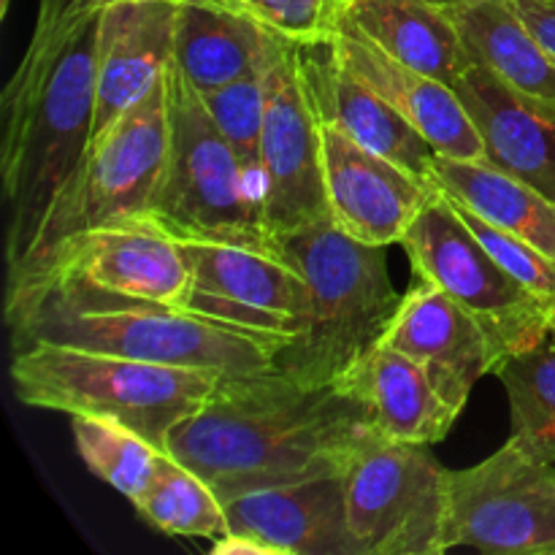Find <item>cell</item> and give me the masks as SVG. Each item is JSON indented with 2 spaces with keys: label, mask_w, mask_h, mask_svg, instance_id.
Returning a JSON list of instances; mask_svg holds the SVG:
<instances>
[{
  "label": "cell",
  "mask_w": 555,
  "mask_h": 555,
  "mask_svg": "<svg viewBox=\"0 0 555 555\" xmlns=\"http://www.w3.org/2000/svg\"><path fill=\"white\" fill-rule=\"evenodd\" d=\"M379 437L356 383L304 385L280 369L225 374L201 412L177 426L168 453L220 499L339 475Z\"/></svg>",
  "instance_id": "obj_1"
},
{
  "label": "cell",
  "mask_w": 555,
  "mask_h": 555,
  "mask_svg": "<svg viewBox=\"0 0 555 555\" xmlns=\"http://www.w3.org/2000/svg\"><path fill=\"white\" fill-rule=\"evenodd\" d=\"M108 0H38L36 25L0 95L5 271L25 260L49 204L92 139L98 27Z\"/></svg>",
  "instance_id": "obj_2"
},
{
  "label": "cell",
  "mask_w": 555,
  "mask_h": 555,
  "mask_svg": "<svg viewBox=\"0 0 555 555\" xmlns=\"http://www.w3.org/2000/svg\"><path fill=\"white\" fill-rule=\"evenodd\" d=\"M309 291V328L276 352V369L304 385L347 383L385 339L401 296L385 247L347 236L331 217L276 238Z\"/></svg>",
  "instance_id": "obj_3"
},
{
  "label": "cell",
  "mask_w": 555,
  "mask_h": 555,
  "mask_svg": "<svg viewBox=\"0 0 555 555\" xmlns=\"http://www.w3.org/2000/svg\"><path fill=\"white\" fill-rule=\"evenodd\" d=\"M222 377L215 369L163 366L47 341L16 347L11 358V383L22 404L117 421L163 453L177 426L204 410Z\"/></svg>",
  "instance_id": "obj_4"
},
{
  "label": "cell",
  "mask_w": 555,
  "mask_h": 555,
  "mask_svg": "<svg viewBox=\"0 0 555 555\" xmlns=\"http://www.w3.org/2000/svg\"><path fill=\"white\" fill-rule=\"evenodd\" d=\"M11 347L63 345L163 366L255 374L276 366L280 347L193 312L146 304L41 301L5 314Z\"/></svg>",
  "instance_id": "obj_5"
},
{
  "label": "cell",
  "mask_w": 555,
  "mask_h": 555,
  "mask_svg": "<svg viewBox=\"0 0 555 555\" xmlns=\"http://www.w3.org/2000/svg\"><path fill=\"white\" fill-rule=\"evenodd\" d=\"M168 74L150 95L87 144L49 204L25 260L5 285L41 269L60 247L95 228L150 220L168 163Z\"/></svg>",
  "instance_id": "obj_6"
},
{
  "label": "cell",
  "mask_w": 555,
  "mask_h": 555,
  "mask_svg": "<svg viewBox=\"0 0 555 555\" xmlns=\"http://www.w3.org/2000/svg\"><path fill=\"white\" fill-rule=\"evenodd\" d=\"M168 128L166 177L150 220L177 238L280 247L266 222L263 193L177 63L168 68Z\"/></svg>",
  "instance_id": "obj_7"
},
{
  "label": "cell",
  "mask_w": 555,
  "mask_h": 555,
  "mask_svg": "<svg viewBox=\"0 0 555 555\" xmlns=\"http://www.w3.org/2000/svg\"><path fill=\"white\" fill-rule=\"evenodd\" d=\"M345 499L361 555L450 551V469L428 444L374 437L345 469Z\"/></svg>",
  "instance_id": "obj_8"
},
{
  "label": "cell",
  "mask_w": 555,
  "mask_h": 555,
  "mask_svg": "<svg viewBox=\"0 0 555 555\" xmlns=\"http://www.w3.org/2000/svg\"><path fill=\"white\" fill-rule=\"evenodd\" d=\"M401 244L415 274L448 293L486 328L499 358L537 345L551 331L555 304L507 274L439 188Z\"/></svg>",
  "instance_id": "obj_9"
},
{
  "label": "cell",
  "mask_w": 555,
  "mask_h": 555,
  "mask_svg": "<svg viewBox=\"0 0 555 555\" xmlns=\"http://www.w3.org/2000/svg\"><path fill=\"white\" fill-rule=\"evenodd\" d=\"M263 209L274 238L328 217L323 179V114L304 47L271 38L266 52V117L260 139Z\"/></svg>",
  "instance_id": "obj_10"
},
{
  "label": "cell",
  "mask_w": 555,
  "mask_h": 555,
  "mask_svg": "<svg viewBox=\"0 0 555 555\" xmlns=\"http://www.w3.org/2000/svg\"><path fill=\"white\" fill-rule=\"evenodd\" d=\"M190 260L182 309L282 347L309 328L304 274L280 247L220 238H179Z\"/></svg>",
  "instance_id": "obj_11"
},
{
  "label": "cell",
  "mask_w": 555,
  "mask_h": 555,
  "mask_svg": "<svg viewBox=\"0 0 555 555\" xmlns=\"http://www.w3.org/2000/svg\"><path fill=\"white\" fill-rule=\"evenodd\" d=\"M450 551L555 555V464L509 437L469 469H450Z\"/></svg>",
  "instance_id": "obj_12"
},
{
  "label": "cell",
  "mask_w": 555,
  "mask_h": 555,
  "mask_svg": "<svg viewBox=\"0 0 555 555\" xmlns=\"http://www.w3.org/2000/svg\"><path fill=\"white\" fill-rule=\"evenodd\" d=\"M323 179L328 217L363 244L404 242L437 184L358 144L339 125L323 119Z\"/></svg>",
  "instance_id": "obj_13"
},
{
  "label": "cell",
  "mask_w": 555,
  "mask_h": 555,
  "mask_svg": "<svg viewBox=\"0 0 555 555\" xmlns=\"http://www.w3.org/2000/svg\"><path fill=\"white\" fill-rule=\"evenodd\" d=\"M383 341L421 363L437 393L459 415L475 385L493 374L499 361L486 328L428 280L401 296Z\"/></svg>",
  "instance_id": "obj_14"
},
{
  "label": "cell",
  "mask_w": 555,
  "mask_h": 555,
  "mask_svg": "<svg viewBox=\"0 0 555 555\" xmlns=\"http://www.w3.org/2000/svg\"><path fill=\"white\" fill-rule=\"evenodd\" d=\"M334 57L379 92L442 157L486 160V146L453 85L390 57L366 33L345 20L328 43Z\"/></svg>",
  "instance_id": "obj_15"
},
{
  "label": "cell",
  "mask_w": 555,
  "mask_h": 555,
  "mask_svg": "<svg viewBox=\"0 0 555 555\" xmlns=\"http://www.w3.org/2000/svg\"><path fill=\"white\" fill-rule=\"evenodd\" d=\"M173 0L106 3L98 27V103L92 139L112 128L166 79L173 63Z\"/></svg>",
  "instance_id": "obj_16"
},
{
  "label": "cell",
  "mask_w": 555,
  "mask_h": 555,
  "mask_svg": "<svg viewBox=\"0 0 555 555\" xmlns=\"http://www.w3.org/2000/svg\"><path fill=\"white\" fill-rule=\"evenodd\" d=\"M225 513L233 534L280 555H361L347 529L345 472L238 493L225 499Z\"/></svg>",
  "instance_id": "obj_17"
},
{
  "label": "cell",
  "mask_w": 555,
  "mask_h": 555,
  "mask_svg": "<svg viewBox=\"0 0 555 555\" xmlns=\"http://www.w3.org/2000/svg\"><path fill=\"white\" fill-rule=\"evenodd\" d=\"M453 87L480 133L486 160L555 201V114L520 98L480 63Z\"/></svg>",
  "instance_id": "obj_18"
},
{
  "label": "cell",
  "mask_w": 555,
  "mask_h": 555,
  "mask_svg": "<svg viewBox=\"0 0 555 555\" xmlns=\"http://www.w3.org/2000/svg\"><path fill=\"white\" fill-rule=\"evenodd\" d=\"M304 52L323 119L339 125L366 150L431 179L437 152L374 87L345 68L328 47Z\"/></svg>",
  "instance_id": "obj_19"
},
{
  "label": "cell",
  "mask_w": 555,
  "mask_h": 555,
  "mask_svg": "<svg viewBox=\"0 0 555 555\" xmlns=\"http://www.w3.org/2000/svg\"><path fill=\"white\" fill-rule=\"evenodd\" d=\"M448 11L472 63L486 65L509 90L555 114V63L509 0H453Z\"/></svg>",
  "instance_id": "obj_20"
},
{
  "label": "cell",
  "mask_w": 555,
  "mask_h": 555,
  "mask_svg": "<svg viewBox=\"0 0 555 555\" xmlns=\"http://www.w3.org/2000/svg\"><path fill=\"white\" fill-rule=\"evenodd\" d=\"M271 33L233 0H182L173 25V63L198 92L220 90L263 60Z\"/></svg>",
  "instance_id": "obj_21"
},
{
  "label": "cell",
  "mask_w": 555,
  "mask_h": 555,
  "mask_svg": "<svg viewBox=\"0 0 555 555\" xmlns=\"http://www.w3.org/2000/svg\"><path fill=\"white\" fill-rule=\"evenodd\" d=\"M350 383L369 401L374 428L385 439L437 444L459 421V412L437 393L421 363L385 341L363 358Z\"/></svg>",
  "instance_id": "obj_22"
},
{
  "label": "cell",
  "mask_w": 555,
  "mask_h": 555,
  "mask_svg": "<svg viewBox=\"0 0 555 555\" xmlns=\"http://www.w3.org/2000/svg\"><path fill=\"white\" fill-rule=\"evenodd\" d=\"M347 22L390 57L448 85L472 65L448 5L437 0H350Z\"/></svg>",
  "instance_id": "obj_23"
},
{
  "label": "cell",
  "mask_w": 555,
  "mask_h": 555,
  "mask_svg": "<svg viewBox=\"0 0 555 555\" xmlns=\"http://www.w3.org/2000/svg\"><path fill=\"white\" fill-rule=\"evenodd\" d=\"M431 182L482 220L515 233L555 260V201L537 188L499 171L488 160H455L442 155L434 160Z\"/></svg>",
  "instance_id": "obj_24"
},
{
  "label": "cell",
  "mask_w": 555,
  "mask_h": 555,
  "mask_svg": "<svg viewBox=\"0 0 555 555\" xmlns=\"http://www.w3.org/2000/svg\"><path fill=\"white\" fill-rule=\"evenodd\" d=\"M493 374L509 399L513 434L529 450L555 464V328L537 345L499 358Z\"/></svg>",
  "instance_id": "obj_25"
},
{
  "label": "cell",
  "mask_w": 555,
  "mask_h": 555,
  "mask_svg": "<svg viewBox=\"0 0 555 555\" xmlns=\"http://www.w3.org/2000/svg\"><path fill=\"white\" fill-rule=\"evenodd\" d=\"M133 507L146 524L171 537L217 542L231 531L220 493L171 453Z\"/></svg>",
  "instance_id": "obj_26"
},
{
  "label": "cell",
  "mask_w": 555,
  "mask_h": 555,
  "mask_svg": "<svg viewBox=\"0 0 555 555\" xmlns=\"http://www.w3.org/2000/svg\"><path fill=\"white\" fill-rule=\"evenodd\" d=\"M70 434L87 469L122 493L130 504L144 496L168 455L133 428L106 417H70Z\"/></svg>",
  "instance_id": "obj_27"
},
{
  "label": "cell",
  "mask_w": 555,
  "mask_h": 555,
  "mask_svg": "<svg viewBox=\"0 0 555 555\" xmlns=\"http://www.w3.org/2000/svg\"><path fill=\"white\" fill-rule=\"evenodd\" d=\"M274 38V36H271ZM269 52V49H266ZM211 122L217 125L228 144L242 160L258 190L263 193V166H260V139L266 117V54L255 68L233 79L220 90L201 92Z\"/></svg>",
  "instance_id": "obj_28"
},
{
  "label": "cell",
  "mask_w": 555,
  "mask_h": 555,
  "mask_svg": "<svg viewBox=\"0 0 555 555\" xmlns=\"http://www.w3.org/2000/svg\"><path fill=\"white\" fill-rule=\"evenodd\" d=\"M263 30L304 49L328 47L347 20L350 0H233Z\"/></svg>",
  "instance_id": "obj_29"
},
{
  "label": "cell",
  "mask_w": 555,
  "mask_h": 555,
  "mask_svg": "<svg viewBox=\"0 0 555 555\" xmlns=\"http://www.w3.org/2000/svg\"><path fill=\"white\" fill-rule=\"evenodd\" d=\"M444 193V190H442ZM448 195V193H444ZM453 209L459 211L461 220L469 225V231L475 233L477 242L491 253V258L502 266L507 274H513L520 285L529 287L531 293H537L545 301L555 304V260L547 258L545 253H540L537 247H531L529 242H524L515 233L504 231V228L491 225L488 220H482L480 215L464 206L461 201H455L453 195H448Z\"/></svg>",
  "instance_id": "obj_30"
},
{
  "label": "cell",
  "mask_w": 555,
  "mask_h": 555,
  "mask_svg": "<svg viewBox=\"0 0 555 555\" xmlns=\"http://www.w3.org/2000/svg\"><path fill=\"white\" fill-rule=\"evenodd\" d=\"M555 63V0H509Z\"/></svg>",
  "instance_id": "obj_31"
},
{
  "label": "cell",
  "mask_w": 555,
  "mask_h": 555,
  "mask_svg": "<svg viewBox=\"0 0 555 555\" xmlns=\"http://www.w3.org/2000/svg\"><path fill=\"white\" fill-rule=\"evenodd\" d=\"M211 553L215 555H280L271 545L255 540V537L247 534H233L228 531L222 540L211 542Z\"/></svg>",
  "instance_id": "obj_32"
},
{
  "label": "cell",
  "mask_w": 555,
  "mask_h": 555,
  "mask_svg": "<svg viewBox=\"0 0 555 555\" xmlns=\"http://www.w3.org/2000/svg\"><path fill=\"white\" fill-rule=\"evenodd\" d=\"M9 5H11V0H0V16L9 14Z\"/></svg>",
  "instance_id": "obj_33"
},
{
  "label": "cell",
  "mask_w": 555,
  "mask_h": 555,
  "mask_svg": "<svg viewBox=\"0 0 555 555\" xmlns=\"http://www.w3.org/2000/svg\"><path fill=\"white\" fill-rule=\"evenodd\" d=\"M437 3H442V5H448V3H453V0H437Z\"/></svg>",
  "instance_id": "obj_34"
},
{
  "label": "cell",
  "mask_w": 555,
  "mask_h": 555,
  "mask_svg": "<svg viewBox=\"0 0 555 555\" xmlns=\"http://www.w3.org/2000/svg\"><path fill=\"white\" fill-rule=\"evenodd\" d=\"M553 328H555V307H553Z\"/></svg>",
  "instance_id": "obj_35"
},
{
  "label": "cell",
  "mask_w": 555,
  "mask_h": 555,
  "mask_svg": "<svg viewBox=\"0 0 555 555\" xmlns=\"http://www.w3.org/2000/svg\"><path fill=\"white\" fill-rule=\"evenodd\" d=\"M108 3H112V0H108ZM173 3H182V0H173Z\"/></svg>",
  "instance_id": "obj_36"
}]
</instances>
